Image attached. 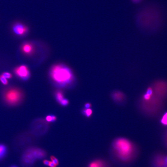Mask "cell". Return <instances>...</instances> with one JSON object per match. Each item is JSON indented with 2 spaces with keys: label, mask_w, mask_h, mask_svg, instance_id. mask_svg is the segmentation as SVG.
I'll list each match as a JSON object with an SVG mask.
<instances>
[{
  "label": "cell",
  "mask_w": 167,
  "mask_h": 167,
  "mask_svg": "<svg viewBox=\"0 0 167 167\" xmlns=\"http://www.w3.org/2000/svg\"><path fill=\"white\" fill-rule=\"evenodd\" d=\"M112 151L116 160L124 163L133 161L138 153L137 146L133 142L122 137L115 139L112 142Z\"/></svg>",
  "instance_id": "1"
},
{
  "label": "cell",
  "mask_w": 167,
  "mask_h": 167,
  "mask_svg": "<svg viewBox=\"0 0 167 167\" xmlns=\"http://www.w3.org/2000/svg\"><path fill=\"white\" fill-rule=\"evenodd\" d=\"M50 76L53 83L58 87L70 86L74 81V76L72 70L62 64L53 65L50 69Z\"/></svg>",
  "instance_id": "2"
},
{
  "label": "cell",
  "mask_w": 167,
  "mask_h": 167,
  "mask_svg": "<svg viewBox=\"0 0 167 167\" xmlns=\"http://www.w3.org/2000/svg\"><path fill=\"white\" fill-rule=\"evenodd\" d=\"M46 156V153L44 150L32 147L25 151L22 154L21 161L24 166L30 167L33 165L36 160H41Z\"/></svg>",
  "instance_id": "3"
},
{
  "label": "cell",
  "mask_w": 167,
  "mask_h": 167,
  "mask_svg": "<svg viewBox=\"0 0 167 167\" xmlns=\"http://www.w3.org/2000/svg\"><path fill=\"white\" fill-rule=\"evenodd\" d=\"M23 94L20 89L16 88H8L4 92V101L8 105L15 106L18 105L23 99Z\"/></svg>",
  "instance_id": "4"
},
{
  "label": "cell",
  "mask_w": 167,
  "mask_h": 167,
  "mask_svg": "<svg viewBox=\"0 0 167 167\" xmlns=\"http://www.w3.org/2000/svg\"><path fill=\"white\" fill-rule=\"evenodd\" d=\"M12 29L14 34L19 37H24L27 35L29 31L28 27L21 22L14 23Z\"/></svg>",
  "instance_id": "5"
},
{
  "label": "cell",
  "mask_w": 167,
  "mask_h": 167,
  "mask_svg": "<svg viewBox=\"0 0 167 167\" xmlns=\"http://www.w3.org/2000/svg\"><path fill=\"white\" fill-rule=\"evenodd\" d=\"M14 72L16 76L24 81L29 79L30 77V72L28 68L25 65H19L15 69Z\"/></svg>",
  "instance_id": "6"
},
{
  "label": "cell",
  "mask_w": 167,
  "mask_h": 167,
  "mask_svg": "<svg viewBox=\"0 0 167 167\" xmlns=\"http://www.w3.org/2000/svg\"><path fill=\"white\" fill-rule=\"evenodd\" d=\"M37 45L34 42L25 41L21 45V49L22 52L26 56L33 55L37 51Z\"/></svg>",
  "instance_id": "7"
},
{
  "label": "cell",
  "mask_w": 167,
  "mask_h": 167,
  "mask_svg": "<svg viewBox=\"0 0 167 167\" xmlns=\"http://www.w3.org/2000/svg\"><path fill=\"white\" fill-rule=\"evenodd\" d=\"M166 156L162 153L155 155L152 159V167H167Z\"/></svg>",
  "instance_id": "8"
},
{
  "label": "cell",
  "mask_w": 167,
  "mask_h": 167,
  "mask_svg": "<svg viewBox=\"0 0 167 167\" xmlns=\"http://www.w3.org/2000/svg\"><path fill=\"white\" fill-rule=\"evenodd\" d=\"M88 167H109L106 161L101 159H97L91 162Z\"/></svg>",
  "instance_id": "9"
},
{
  "label": "cell",
  "mask_w": 167,
  "mask_h": 167,
  "mask_svg": "<svg viewBox=\"0 0 167 167\" xmlns=\"http://www.w3.org/2000/svg\"><path fill=\"white\" fill-rule=\"evenodd\" d=\"M7 153V148L3 144H0V160L4 158Z\"/></svg>",
  "instance_id": "10"
},
{
  "label": "cell",
  "mask_w": 167,
  "mask_h": 167,
  "mask_svg": "<svg viewBox=\"0 0 167 167\" xmlns=\"http://www.w3.org/2000/svg\"><path fill=\"white\" fill-rule=\"evenodd\" d=\"M55 98L57 102L59 103L61 102V101L64 99L63 93L61 90L57 91L55 93Z\"/></svg>",
  "instance_id": "11"
},
{
  "label": "cell",
  "mask_w": 167,
  "mask_h": 167,
  "mask_svg": "<svg viewBox=\"0 0 167 167\" xmlns=\"http://www.w3.org/2000/svg\"><path fill=\"white\" fill-rule=\"evenodd\" d=\"M83 115L87 118H89L93 114V110L91 108L89 109H84L82 111Z\"/></svg>",
  "instance_id": "12"
},
{
  "label": "cell",
  "mask_w": 167,
  "mask_h": 167,
  "mask_svg": "<svg viewBox=\"0 0 167 167\" xmlns=\"http://www.w3.org/2000/svg\"><path fill=\"white\" fill-rule=\"evenodd\" d=\"M113 97L115 100L117 101H121L124 98V94L120 92H117L114 93Z\"/></svg>",
  "instance_id": "13"
},
{
  "label": "cell",
  "mask_w": 167,
  "mask_h": 167,
  "mask_svg": "<svg viewBox=\"0 0 167 167\" xmlns=\"http://www.w3.org/2000/svg\"><path fill=\"white\" fill-rule=\"evenodd\" d=\"M57 118L53 115H48L46 117V120L47 122H54L57 120Z\"/></svg>",
  "instance_id": "14"
},
{
  "label": "cell",
  "mask_w": 167,
  "mask_h": 167,
  "mask_svg": "<svg viewBox=\"0 0 167 167\" xmlns=\"http://www.w3.org/2000/svg\"><path fill=\"white\" fill-rule=\"evenodd\" d=\"M0 81L3 85H7L8 83V81L7 79L5 78L2 75L0 76Z\"/></svg>",
  "instance_id": "15"
},
{
  "label": "cell",
  "mask_w": 167,
  "mask_h": 167,
  "mask_svg": "<svg viewBox=\"0 0 167 167\" xmlns=\"http://www.w3.org/2000/svg\"><path fill=\"white\" fill-rule=\"evenodd\" d=\"M51 160L52 162L55 164L57 166H58L59 164V161L58 159H57L56 157H54V156H52L50 157Z\"/></svg>",
  "instance_id": "16"
},
{
  "label": "cell",
  "mask_w": 167,
  "mask_h": 167,
  "mask_svg": "<svg viewBox=\"0 0 167 167\" xmlns=\"http://www.w3.org/2000/svg\"><path fill=\"white\" fill-rule=\"evenodd\" d=\"M2 75H3L4 77L7 79H10L12 77V75L10 73H8V72H4L2 73Z\"/></svg>",
  "instance_id": "17"
},
{
  "label": "cell",
  "mask_w": 167,
  "mask_h": 167,
  "mask_svg": "<svg viewBox=\"0 0 167 167\" xmlns=\"http://www.w3.org/2000/svg\"><path fill=\"white\" fill-rule=\"evenodd\" d=\"M161 123L164 126H167V118L163 116L161 120Z\"/></svg>",
  "instance_id": "18"
},
{
  "label": "cell",
  "mask_w": 167,
  "mask_h": 167,
  "mask_svg": "<svg viewBox=\"0 0 167 167\" xmlns=\"http://www.w3.org/2000/svg\"><path fill=\"white\" fill-rule=\"evenodd\" d=\"M69 101L66 98H64L62 100L61 102L60 103V104L63 106H66L68 105L69 104Z\"/></svg>",
  "instance_id": "19"
},
{
  "label": "cell",
  "mask_w": 167,
  "mask_h": 167,
  "mask_svg": "<svg viewBox=\"0 0 167 167\" xmlns=\"http://www.w3.org/2000/svg\"><path fill=\"white\" fill-rule=\"evenodd\" d=\"M163 140L164 143L165 144L167 148V130L164 134V136H163Z\"/></svg>",
  "instance_id": "20"
},
{
  "label": "cell",
  "mask_w": 167,
  "mask_h": 167,
  "mask_svg": "<svg viewBox=\"0 0 167 167\" xmlns=\"http://www.w3.org/2000/svg\"><path fill=\"white\" fill-rule=\"evenodd\" d=\"M50 161L48 160H44L43 161V163L44 165L46 166H49V163H50Z\"/></svg>",
  "instance_id": "21"
},
{
  "label": "cell",
  "mask_w": 167,
  "mask_h": 167,
  "mask_svg": "<svg viewBox=\"0 0 167 167\" xmlns=\"http://www.w3.org/2000/svg\"><path fill=\"white\" fill-rule=\"evenodd\" d=\"M57 166L55 165V164L53 163L52 162L50 161V163H49V166L50 167H56Z\"/></svg>",
  "instance_id": "22"
},
{
  "label": "cell",
  "mask_w": 167,
  "mask_h": 167,
  "mask_svg": "<svg viewBox=\"0 0 167 167\" xmlns=\"http://www.w3.org/2000/svg\"><path fill=\"white\" fill-rule=\"evenodd\" d=\"M91 107V105L89 103H87L85 104V109H89V108H90Z\"/></svg>",
  "instance_id": "23"
},
{
  "label": "cell",
  "mask_w": 167,
  "mask_h": 167,
  "mask_svg": "<svg viewBox=\"0 0 167 167\" xmlns=\"http://www.w3.org/2000/svg\"><path fill=\"white\" fill-rule=\"evenodd\" d=\"M132 2L135 4H138L141 2L142 0H132Z\"/></svg>",
  "instance_id": "24"
},
{
  "label": "cell",
  "mask_w": 167,
  "mask_h": 167,
  "mask_svg": "<svg viewBox=\"0 0 167 167\" xmlns=\"http://www.w3.org/2000/svg\"><path fill=\"white\" fill-rule=\"evenodd\" d=\"M163 116H164V117L167 118V112H166V113H165V114Z\"/></svg>",
  "instance_id": "25"
},
{
  "label": "cell",
  "mask_w": 167,
  "mask_h": 167,
  "mask_svg": "<svg viewBox=\"0 0 167 167\" xmlns=\"http://www.w3.org/2000/svg\"><path fill=\"white\" fill-rule=\"evenodd\" d=\"M18 167L16 166H12L11 167Z\"/></svg>",
  "instance_id": "26"
},
{
  "label": "cell",
  "mask_w": 167,
  "mask_h": 167,
  "mask_svg": "<svg viewBox=\"0 0 167 167\" xmlns=\"http://www.w3.org/2000/svg\"><path fill=\"white\" fill-rule=\"evenodd\" d=\"M166 162H167V156H166Z\"/></svg>",
  "instance_id": "27"
}]
</instances>
